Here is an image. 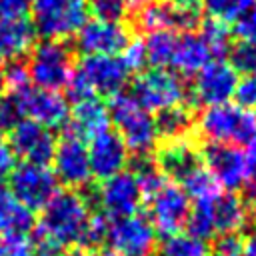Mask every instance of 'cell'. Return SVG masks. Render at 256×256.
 Listing matches in <instances>:
<instances>
[{"mask_svg": "<svg viewBox=\"0 0 256 256\" xmlns=\"http://www.w3.org/2000/svg\"><path fill=\"white\" fill-rule=\"evenodd\" d=\"M88 12L96 20L122 22L128 12V4L126 0H88Z\"/></svg>", "mask_w": 256, "mask_h": 256, "instance_id": "obj_33", "label": "cell"}, {"mask_svg": "<svg viewBox=\"0 0 256 256\" xmlns=\"http://www.w3.org/2000/svg\"><path fill=\"white\" fill-rule=\"evenodd\" d=\"M36 44V30L32 22L24 18L0 16V62H16L28 54Z\"/></svg>", "mask_w": 256, "mask_h": 256, "instance_id": "obj_22", "label": "cell"}, {"mask_svg": "<svg viewBox=\"0 0 256 256\" xmlns=\"http://www.w3.org/2000/svg\"><path fill=\"white\" fill-rule=\"evenodd\" d=\"M96 198H98V206H100L102 214L108 220L132 216L138 212V208L144 202L142 190H140L138 180L132 174V170H122V172L102 180Z\"/></svg>", "mask_w": 256, "mask_h": 256, "instance_id": "obj_14", "label": "cell"}, {"mask_svg": "<svg viewBox=\"0 0 256 256\" xmlns=\"http://www.w3.org/2000/svg\"><path fill=\"white\" fill-rule=\"evenodd\" d=\"M162 256H208V246L204 240L192 234H172L166 236L162 244Z\"/></svg>", "mask_w": 256, "mask_h": 256, "instance_id": "obj_30", "label": "cell"}, {"mask_svg": "<svg viewBox=\"0 0 256 256\" xmlns=\"http://www.w3.org/2000/svg\"><path fill=\"white\" fill-rule=\"evenodd\" d=\"M26 70L32 86L58 92L66 88L72 78V54L60 40H42L30 50Z\"/></svg>", "mask_w": 256, "mask_h": 256, "instance_id": "obj_6", "label": "cell"}, {"mask_svg": "<svg viewBox=\"0 0 256 256\" xmlns=\"http://www.w3.org/2000/svg\"><path fill=\"white\" fill-rule=\"evenodd\" d=\"M32 26L44 40L74 36L88 20V0H32Z\"/></svg>", "mask_w": 256, "mask_h": 256, "instance_id": "obj_5", "label": "cell"}, {"mask_svg": "<svg viewBox=\"0 0 256 256\" xmlns=\"http://www.w3.org/2000/svg\"><path fill=\"white\" fill-rule=\"evenodd\" d=\"M122 62L126 64V68L130 72L134 70H142L148 62H146V50H144V42L142 40H130L128 46L122 50L120 54Z\"/></svg>", "mask_w": 256, "mask_h": 256, "instance_id": "obj_41", "label": "cell"}, {"mask_svg": "<svg viewBox=\"0 0 256 256\" xmlns=\"http://www.w3.org/2000/svg\"><path fill=\"white\" fill-rule=\"evenodd\" d=\"M232 98L236 100L238 106H242L246 110H254V106H256V74H248V76L238 78V84H236Z\"/></svg>", "mask_w": 256, "mask_h": 256, "instance_id": "obj_37", "label": "cell"}, {"mask_svg": "<svg viewBox=\"0 0 256 256\" xmlns=\"http://www.w3.org/2000/svg\"><path fill=\"white\" fill-rule=\"evenodd\" d=\"M90 218V206L80 192L58 190L54 198L42 208L38 222L40 248L56 252L70 246L80 248Z\"/></svg>", "mask_w": 256, "mask_h": 256, "instance_id": "obj_1", "label": "cell"}, {"mask_svg": "<svg viewBox=\"0 0 256 256\" xmlns=\"http://www.w3.org/2000/svg\"><path fill=\"white\" fill-rule=\"evenodd\" d=\"M212 256H242V236L238 232L218 234L212 244Z\"/></svg>", "mask_w": 256, "mask_h": 256, "instance_id": "obj_39", "label": "cell"}, {"mask_svg": "<svg viewBox=\"0 0 256 256\" xmlns=\"http://www.w3.org/2000/svg\"><path fill=\"white\" fill-rule=\"evenodd\" d=\"M32 0H0V16L2 18H24L30 12Z\"/></svg>", "mask_w": 256, "mask_h": 256, "instance_id": "obj_42", "label": "cell"}, {"mask_svg": "<svg viewBox=\"0 0 256 256\" xmlns=\"http://www.w3.org/2000/svg\"><path fill=\"white\" fill-rule=\"evenodd\" d=\"M22 118L18 98L12 92L0 94V132H10Z\"/></svg>", "mask_w": 256, "mask_h": 256, "instance_id": "obj_34", "label": "cell"}, {"mask_svg": "<svg viewBox=\"0 0 256 256\" xmlns=\"http://www.w3.org/2000/svg\"><path fill=\"white\" fill-rule=\"evenodd\" d=\"M144 200L148 204V220L156 230V234L172 236L186 226L190 212V198L178 184L164 180Z\"/></svg>", "mask_w": 256, "mask_h": 256, "instance_id": "obj_9", "label": "cell"}, {"mask_svg": "<svg viewBox=\"0 0 256 256\" xmlns=\"http://www.w3.org/2000/svg\"><path fill=\"white\" fill-rule=\"evenodd\" d=\"M242 256H256V232L242 238Z\"/></svg>", "mask_w": 256, "mask_h": 256, "instance_id": "obj_44", "label": "cell"}, {"mask_svg": "<svg viewBox=\"0 0 256 256\" xmlns=\"http://www.w3.org/2000/svg\"><path fill=\"white\" fill-rule=\"evenodd\" d=\"M210 210H212L216 236L238 232L246 224L250 212L244 198H240L236 192H226V190L210 196Z\"/></svg>", "mask_w": 256, "mask_h": 256, "instance_id": "obj_23", "label": "cell"}, {"mask_svg": "<svg viewBox=\"0 0 256 256\" xmlns=\"http://www.w3.org/2000/svg\"><path fill=\"white\" fill-rule=\"evenodd\" d=\"M202 164L214 178L216 186L226 192H236L246 182V156L244 150L232 144L208 142L200 152Z\"/></svg>", "mask_w": 256, "mask_h": 256, "instance_id": "obj_17", "label": "cell"}, {"mask_svg": "<svg viewBox=\"0 0 256 256\" xmlns=\"http://www.w3.org/2000/svg\"><path fill=\"white\" fill-rule=\"evenodd\" d=\"M34 226V214L20 204L6 188H0V236L28 234Z\"/></svg>", "mask_w": 256, "mask_h": 256, "instance_id": "obj_25", "label": "cell"}, {"mask_svg": "<svg viewBox=\"0 0 256 256\" xmlns=\"http://www.w3.org/2000/svg\"><path fill=\"white\" fill-rule=\"evenodd\" d=\"M8 192L28 210H42L58 192V178L50 166L20 162L8 176Z\"/></svg>", "mask_w": 256, "mask_h": 256, "instance_id": "obj_8", "label": "cell"}, {"mask_svg": "<svg viewBox=\"0 0 256 256\" xmlns=\"http://www.w3.org/2000/svg\"><path fill=\"white\" fill-rule=\"evenodd\" d=\"M4 78H6V88L12 94H16V92H20V90H24V88L30 86L26 64H20L18 60L16 62H10L8 68H4Z\"/></svg>", "mask_w": 256, "mask_h": 256, "instance_id": "obj_40", "label": "cell"}, {"mask_svg": "<svg viewBox=\"0 0 256 256\" xmlns=\"http://www.w3.org/2000/svg\"><path fill=\"white\" fill-rule=\"evenodd\" d=\"M86 150H88L92 178L106 180V178L126 170L130 152L114 128H106V130L94 134L92 138H88Z\"/></svg>", "mask_w": 256, "mask_h": 256, "instance_id": "obj_18", "label": "cell"}, {"mask_svg": "<svg viewBox=\"0 0 256 256\" xmlns=\"http://www.w3.org/2000/svg\"><path fill=\"white\" fill-rule=\"evenodd\" d=\"M228 64L234 68L236 74L248 76V74H256V46L238 42L236 46H230L228 50Z\"/></svg>", "mask_w": 256, "mask_h": 256, "instance_id": "obj_32", "label": "cell"}, {"mask_svg": "<svg viewBox=\"0 0 256 256\" xmlns=\"http://www.w3.org/2000/svg\"><path fill=\"white\" fill-rule=\"evenodd\" d=\"M200 22V4H172V2H150L136 12V26L142 32L172 30L192 32Z\"/></svg>", "mask_w": 256, "mask_h": 256, "instance_id": "obj_16", "label": "cell"}, {"mask_svg": "<svg viewBox=\"0 0 256 256\" xmlns=\"http://www.w3.org/2000/svg\"><path fill=\"white\" fill-rule=\"evenodd\" d=\"M108 112L110 122L126 144L128 152H134L136 156H148L154 150L158 144V130L156 120L148 110L138 106L130 96L122 92L110 100Z\"/></svg>", "mask_w": 256, "mask_h": 256, "instance_id": "obj_4", "label": "cell"}, {"mask_svg": "<svg viewBox=\"0 0 256 256\" xmlns=\"http://www.w3.org/2000/svg\"><path fill=\"white\" fill-rule=\"evenodd\" d=\"M236 84H238V74L224 58L210 60L202 70L194 74L190 96L194 104L204 108L226 104L232 100Z\"/></svg>", "mask_w": 256, "mask_h": 256, "instance_id": "obj_10", "label": "cell"}, {"mask_svg": "<svg viewBox=\"0 0 256 256\" xmlns=\"http://www.w3.org/2000/svg\"><path fill=\"white\" fill-rule=\"evenodd\" d=\"M14 166H16V154L12 152L10 144L0 142V176L8 178L10 172L14 170Z\"/></svg>", "mask_w": 256, "mask_h": 256, "instance_id": "obj_43", "label": "cell"}, {"mask_svg": "<svg viewBox=\"0 0 256 256\" xmlns=\"http://www.w3.org/2000/svg\"><path fill=\"white\" fill-rule=\"evenodd\" d=\"M252 4L254 0H202V10L208 20L230 24L236 22Z\"/></svg>", "mask_w": 256, "mask_h": 256, "instance_id": "obj_28", "label": "cell"}, {"mask_svg": "<svg viewBox=\"0 0 256 256\" xmlns=\"http://www.w3.org/2000/svg\"><path fill=\"white\" fill-rule=\"evenodd\" d=\"M130 70L120 56H82L66 86L68 96L78 102L86 96L114 98L124 92Z\"/></svg>", "mask_w": 256, "mask_h": 256, "instance_id": "obj_2", "label": "cell"}, {"mask_svg": "<svg viewBox=\"0 0 256 256\" xmlns=\"http://www.w3.org/2000/svg\"><path fill=\"white\" fill-rule=\"evenodd\" d=\"M154 164L158 166V170L164 174L166 180L178 184L184 176H188L194 168L202 164V156L188 138H182V140L166 142L158 150Z\"/></svg>", "mask_w": 256, "mask_h": 256, "instance_id": "obj_20", "label": "cell"}, {"mask_svg": "<svg viewBox=\"0 0 256 256\" xmlns=\"http://www.w3.org/2000/svg\"><path fill=\"white\" fill-rule=\"evenodd\" d=\"M0 256H34V246L26 234L0 236Z\"/></svg>", "mask_w": 256, "mask_h": 256, "instance_id": "obj_36", "label": "cell"}, {"mask_svg": "<svg viewBox=\"0 0 256 256\" xmlns=\"http://www.w3.org/2000/svg\"><path fill=\"white\" fill-rule=\"evenodd\" d=\"M246 156V182H244V192H246V206L248 210L252 208L256 212V140L248 144V150L244 152Z\"/></svg>", "mask_w": 256, "mask_h": 256, "instance_id": "obj_35", "label": "cell"}, {"mask_svg": "<svg viewBox=\"0 0 256 256\" xmlns=\"http://www.w3.org/2000/svg\"><path fill=\"white\" fill-rule=\"evenodd\" d=\"M130 42V32L122 22L86 20L74 34V46L82 56H120Z\"/></svg>", "mask_w": 256, "mask_h": 256, "instance_id": "obj_15", "label": "cell"}, {"mask_svg": "<svg viewBox=\"0 0 256 256\" xmlns=\"http://www.w3.org/2000/svg\"><path fill=\"white\" fill-rule=\"evenodd\" d=\"M200 36L204 38V42L208 44L214 60H220L224 58V54H228L230 50V32H228V26L226 24H220L216 20H208L202 24L200 28Z\"/></svg>", "mask_w": 256, "mask_h": 256, "instance_id": "obj_31", "label": "cell"}, {"mask_svg": "<svg viewBox=\"0 0 256 256\" xmlns=\"http://www.w3.org/2000/svg\"><path fill=\"white\" fill-rule=\"evenodd\" d=\"M4 180H6V178H2V176H0V188H2V182H4Z\"/></svg>", "mask_w": 256, "mask_h": 256, "instance_id": "obj_51", "label": "cell"}, {"mask_svg": "<svg viewBox=\"0 0 256 256\" xmlns=\"http://www.w3.org/2000/svg\"><path fill=\"white\" fill-rule=\"evenodd\" d=\"M202 138L214 144L248 146L256 140V114L238 104H218L204 108L196 120Z\"/></svg>", "mask_w": 256, "mask_h": 256, "instance_id": "obj_3", "label": "cell"}, {"mask_svg": "<svg viewBox=\"0 0 256 256\" xmlns=\"http://www.w3.org/2000/svg\"><path fill=\"white\" fill-rule=\"evenodd\" d=\"M178 186L186 192L188 198H194V200H202V198H208L212 194H216L218 186L214 182V178L210 176V172L206 170L204 164H200L198 168H194L188 176H184Z\"/></svg>", "mask_w": 256, "mask_h": 256, "instance_id": "obj_29", "label": "cell"}, {"mask_svg": "<svg viewBox=\"0 0 256 256\" xmlns=\"http://www.w3.org/2000/svg\"><path fill=\"white\" fill-rule=\"evenodd\" d=\"M70 256H88V254H86L84 250H76V252H72Z\"/></svg>", "mask_w": 256, "mask_h": 256, "instance_id": "obj_50", "label": "cell"}, {"mask_svg": "<svg viewBox=\"0 0 256 256\" xmlns=\"http://www.w3.org/2000/svg\"><path fill=\"white\" fill-rule=\"evenodd\" d=\"M236 36L240 42L256 46V0L254 4L236 20V28H234Z\"/></svg>", "mask_w": 256, "mask_h": 256, "instance_id": "obj_38", "label": "cell"}, {"mask_svg": "<svg viewBox=\"0 0 256 256\" xmlns=\"http://www.w3.org/2000/svg\"><path fill=\"white\" fill-rule=\"evenodd\" d=\"M106 242L122 256H150L156 246V230L138 214L108 220Z\"/></svg>", "mask_w": 256, "mask_h": 256, "instance_id": "obj_13", "label": "cell"}, {"mask_svg": "<svg viewBox=\"0 0 256 256\" xmlns=\"http://www.w3.org/2000/svg\"><path fill=\"white\" fill-rule=\"evenodd\" d=\"M154 120H156L158 138H164L166 142L188 138V134L192 130V122H194L190 110L184 104L158 112V116Z\"/></svg>", "mask_w": 256, "mask_h": 256, "instance_id": "obj_27", "label": "cell"}, {"mask_svg": "<svg viewBox=\"0 0 256 256\" xmlns=\"http://www.w3.org/2000/svg\"><path fill=\"white\" fill-rule=\"evenodd\" d=\"M52 164H54L52 170H54L58 182H62L70 188H82L92 180L84 138H80L78 134H74L68 128L62 134V138L56 140Z\"/></svg>", "mask_w": 256, "mask_h": 256, "instance_id": "obj_12", "label": "cell"}, {"mask_svg": "<svg viewBox=\"0 0 256 256\" xmlns=\"http://www.w3.org/2000/svg\"><path fill=\"white\" fill-rule=\"evenodd\" d=\"M14 96L18 98L24 118H28L48 130L68 126L70 104H68V98L62 96L60 92L42 90V88H36L30 84L28 88L16 92Z\"/></svg>", "mask_w": 256, "mask_h": 256, "instance_id": "obj_11", "label": "cell"}, {"mask_svg": "<svg viewBox=\"0 0 256 256\" xmlns=\"http://www.w3.org/2000/svg\"><path fill=\"white\" fill-rule=\"evenodd\" d=\"M166 2H172V4H200L198 0H166Z\"/></svg>", "mask_w": 256, "mask_h": 256, "instance_id": "obj_48", "label": "cell"}, {"mask_svg": "<svg viewBox=\"0 0 256 256\" xmlns=\"http://www.w3.org/2000/svg\"><path fill=\"white\" fill-rule=\"evenodd\" d=\"M210 60H214L208 44L200 36V32H184L178 36L172 68L180 76H194L198 70H202Z\"/></svg>", "mask_w": 256, "mask_h": 256, "instance_id": "obj_24", "label": "cell"}, {"mask_svg": "<svg viewBox=\"0 0 256 256\" xmlns=\"http://www.w3.org/2000/svg\"><path fill=\"white\" fill-rule=\"evenodd\" d=\"M66 128L78 134L80 138H92L94 134L110 128L108 104L98 96H86L74 102Z\"/></svg>", "mask_w": 256, "mask_h": 256, "instance_id": "obj_21", "label": "cell"}, {"mask_svg": "<svg viewBox=\"0 0 256 256\" xmlns=\"http://www.w3.org/2000/svg\"><path fill=\"white\" fill-rule=\"evenodd\" d=\"M4 88H6V78H4V64L0 62V94L4 92Z\"/></svg>", "mask_w": 256, "mask_h": 256, "instance_id": "obj_46", "label": "cell"}, {"mask_svg": "<svg viewBox=\"0 0 256 256\" xmlns=\"http://www.w3.org/2000/svg\"><path fill=\"white\" fill-rule=\"evenodd\" d=\"M142 42H144V50H146V62L152 68L172 66V58H174V50H176V42H178L176 32H172V30L148 32Z\"/></svg>", "mask_w": 256, "mask_h": 256, "instance_id": "obj_26", "label": "cell"}, {"mask_svg": "<svg viewBox=\"0 0 256 256\" xmlns=\"http://www.w3.org/2000/svg\"><path fill=\"white\" fill-rule=\"evenodd\" d=\"M150 2H154V0H126V4H128V8H132L134 12H138V10H142L144 6H148Z\"/></svg>", "mask_w": 256, "mask_h": 256, "instance_id": "obj_45", "label": "cell"}, {"mask_svg": "<svg viewBox=\"0 0 256 256\" xmlns=\"http://www.w3.org/2000/svg\"><path fill=\"white\" fill-rule=\"evenodd\" d=\"M36 256H58V252L56 250H44V248H40V252Z\"/></svg>", "mask_w": 256, "mask_h": 256, "instance_id": "obj_47", "label": "cell"}, {"mask_svg": "<svg viewBox=\"0 0 256 256\" xmlns=\"http://www.w3.org/2000/svg\"><path fill=\"white\" fill-rule=\"evenodd\" d=\"M10 148L16 154V158H22V162L32 164H44L52 162V154L56 148V138L52 130L22 118L10 132Z\"/></svg>", "mask_w": 256, "mask_h": 256, "instance_id": "obj_19", "label": "cell"}, {"mask_svg": "<svg viewBox=\"0 0 256 256\" xmlns=\"http://www.w3.org/2000/svg\"><path fill=\"white\" fill-rule=\"evenodd\" d=\"M130 98L150 114H158L182 106L186 100V86L176 72H170L168 68H150L136 76Z\"/></svg>", "mask_w": 256, "mask_h": 256, "instance_id": "obj_7", "label": "cell"}, {"mask_svg": "<svg viewBox=\"0 0 256 256\" xmlns=\"http://www.w3.org/2000/svg\"><path fill=\"white\" fill-rule=\"evenodd\" d=\"M98 256H122V254H118L116 250H112V248H110V250H102Z\"/></svg>", "mask_w": 256, "mask_h": 256, "instance_id": "obj_49", "label": "cell"}]
</instances>
